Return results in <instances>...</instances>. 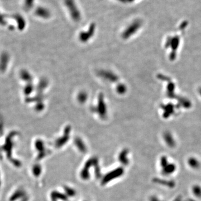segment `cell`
<instances>
[{"instance_id":"8992f818","label":"cell","mask_w":201,"mask_h":201,"mask_svg":"<svg viewBox=\"0 0 201 201\" xmlns=\"http://www.w3.org/2000/svg\"><path fill=\"white\" fill-rule=\"evenodd\" d=\"M78 101L81 103V104H83L84 103L88 98V95L86 92H81L79 93V95H78Z\"/></svg>"},{"instance_id":"5b68a950","label":"cell","mask_w":201,"mask_h":201,"mask_svg":"<svg viewBox=\"0 0 201 201\" xmlns=\"http://www.w3.org/2000/svg\"><path fill=\"white\" fill-rule=\"evenodd\" d=\"M96 30V25L95 24H92L88 30L86 31H82L79 35V39L81 42H88L89 39L95 34Z\"/></svg>"},{"instance_id":"30bf717a","label":"cell","mask_w":201,"mask_h":201,"mask_svg":"<svg viewBox=\"0 0 201 201\" xmlns=\"http://www.w3.org/2000/svg\"><path fill=\"white\" fill-rule=\"evenodd\" d=\"M129 1H133V0H129Z\"/></svg>"},{"instance_id":"52a82bcc","label":"cell","mask_w":201,"mask_h":201,"mask_svg":"<svg viewBox=\"0 0 201 201\" xmlns=\"http://www.w3.org/2000/svg\"><path fill=\"white\" fill-rule=\"evenodd\" d=\"M116 91L120 95H124L127 91V87L124 84H119L116 88Z\"/></svg>"},{"instance_id":"3957f363","label":"cell","mask_w":201,"mask_h":201,"mask_svg":"<svg viewBox=\"0 0 201 201\" xmlns=\"http://www.w3.org/2000/svg\"><path fill=\"white\" fill-rule=\"evenodd\" d=\"M141 26V22L139 20L134 21L127 28L122 34V37L124 39H127L130 38L132 35L136 33L139 28Z\"/></svg>"},{"instance_id":"ba28073f","label":"cell","mask_w":201,"mask_h":201,"mask_svg":"<svg viewBox=\"0 0 201 201\" xmlns=\"http://www.w3.org/2000/svg\"><path fill=\"white\" fill-rule=\"evenodd\" d=\"M38 14L44 17H48L50 16V13L48 11L44 8H40L38 11Z\"/></svg>"},{"instance_id":"7a4b0ae2","label":"cell","mask_w":201,"mask_h":201,"mask_svg":"<svg viewBox=\"0 0 201 201\" xmlns=\"http://www.w3.org/2000/svg\"><path fill=\"white\" fill-rule=\"evenodd\" d=\"M64 3L65 6L68 8L72 19L75 21L80 20L81 15L77 6L74 0H65Z\"/></svg>"},{"instance_id":"277c9868","label":"cell","mask_w":201,"mask_h":201,"mask_svg":"<svg viewBox=\"0 0 201 201\" xmlns=\"http://www.w3.org/2000/svg\"><path fill=\"white\" fill-rule=\"evenodd\" d=\"M98 75L99 77L102 78L106 81L109 82L115 83L118 81V77L113 72L107 70H101L98 72Z\"/></svg>"},{"instance_id":"6da1fadb","label":"cell","mask_w":201,"mask_h":201,"mask_svg":"<svg viewBox=\"0 0 201 201\" xmlns=\"http://www.w3.org/2000/svg\"><path fill=\"white\" fill-rule=\"evenodd\" d=\"M91 111L97 113L101 118H104L107 116V107L104 100V95L101 93L98 96L97 106L92 107Z\"/></svg>"},{"instance_id":"9c48e42d","label":"cell","mask_w":201,"mask_h":201,"mask_svg":"<svg viewBox=\"0 0 201 201\" xmlns=\"http://www.w3.org/2000/svg\"><path fill=\"white\" fill-rule=\"evenodd\" d=\"M120 1H124L125 0H120Z\"/></svg>"}]
</instances>
